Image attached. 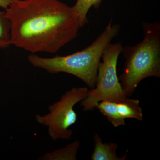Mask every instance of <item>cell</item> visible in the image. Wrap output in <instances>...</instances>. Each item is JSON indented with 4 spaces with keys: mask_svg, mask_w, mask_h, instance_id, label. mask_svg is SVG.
I'll list each match as a JSON object with an SVG mask.
<instances>
[{
    "mask_svg": "<svg viewBox=\"0 0 160 160\" xmlns=\"http://www.w3.org/2000/svg\"><path fill=\"white\" fill-rule=\"evenodd\" d=\"M14 1L15 0H0V7L6 10Z\"/></svg>",
    "mask_w": 160,
    "mask_h": 160,
    "instance_id": "12",
    "label": "cell"
},
{
    "mask_svg": "<svg viewBox=\"0 0 160 160\" xmlns=\"http://www.w3.org/2000/svg\"><path fill=\"white\" fill-rule=\"evenodd\" d=\"M80 146V142L75 141L64 148L43 155L38 159L44 160H76Z\"/></svg>",
    "mask_w": 160,
    "mask_h": 160,
    "instance_id": "8",
    "label": "cell"
},
{
    "mask_svg": "<svg viewBox=\"0 0 160 160\" xmlns=\"http://www.w3.org/2000/svg\"><path fill=\"white\" fill-rule=\"evenodd\" d=\"M112 19L94 42L85 49L66 56L42 58L32 53L28 56L32 66L52 74L65 72L82 80L89 88L94 89L98 69L104 52L119 33L120 26L112 24Z\"/></svg>",
    "mask_w": 160,
    "mask_h": 160,
    "instance_id": "2",
    "label": "cell"
},
{
    "mask_svg": "<svg viewBox=\"0 0 160 160\" xmlns=\"http://www.w3.org/2000/svg\"><path fill=\"white\" fill-rule=\"evenodd\" d=\"M10 21L5 12L0 11V49L8 48L10 44Z\"/></svg>",
    "mask_w": 160,
    "mask_h": 160,
    "instance_id": "11",
    "label": "cell"
},
{
    "mask_svg": "<svg viewBox=\"0 0 160 160\" xmlns=\"http://www.w3.org/2000/svg\"><path fill=\"white\" fill-rule=\"evenodd\" d=\"M139 100L132 99L126 98L120 102H116V111L122 120L126 118L143 120L142 110L140 106Z\"/></svg>",
    "mask_w": 160,
    "mask_h": 160,
    "instance_id": "7",
    "label": "cell"
},
{
    "mask_svg": "<svg viewBox=\"0 0 160 160\" xmlns=\"http://www.w3.org/2000/svg\"><path fill=\"white\" fill-rule=\"evenodd\" d=\"M88 91L86 87H73L62 95L59 101L49 106L48 114L36 115L38 122L48 127L49 136L53 141L71 138L72 132L69 128L77 121L73 108L86 98Z\"/></svg>",
    "mask_w": 160,
    "mask_h": 160,
    "instance_id": "5",
    "label": "cell"
},
{
    "mask_svg": "<svg viewBox=\"0 0 160 160\" xmlns=\"http://www.w3.org/2000/svg\"><path fill=\"white\" fill-rule=\"evenodd\" d=\"M122 43H111L102 56L98 69L95 87L89 90L86 98L81 102L84 111H90L103 101L118 102L127 98L118 77L117 66L122 52Z\"/></svg>",
    "mask_w": 160,
    "mask_h": 160,
    "instance_id": "4",
    "label": "cell"
},
{
    "mask_svg": "<svg viewBox=\"0 0 160 160\" xmlns=\"http://www.w3.org/2000/svg\"><path fill=\"white\" fill-rule=\"evenodd\" d=\"M96 108L100 112L107 117L108 121L114 127L125 126V120L120 118L116 111V102L110 101H103L98 104Z\"/></svg>",
    "mask_w": 160,
    "mask_h": 160,
    "instance_id": "9",
    "label": "cell"
},
{
    "mask_svg": "<svg viewBox=\"0 0 160 160\" xmlns=\"http://www.w3.org/2000/svg\"><path fill=\"white\" fill-rule=\"evenodd\" d=\"M102 0H77L73 9L76 12L79 18L81 27H83L88 23L87 15L91 7L98 9Z\"/></svg>",
    "mask_w": 160,
    "mask_h": 160,
    "instance_id": "10",
    "label": "cell"
},
{
    "mask_svg": "<svg viewBox=\"0 0 160 160\" xmlns=\"http://www.w3.org/2000/svg\"><path fill=\"white\" fill-rule=\"evenodd\" d=\"M94 149L91 156L92 160H125L127 153L123 156L118 157L117 150L118 146L114 142L103 143L98 133L93 136Z\"/></svg>",
    "mask_w": 160,
    "mask_h": 160,
    "instance_id": "6",
    "label": "cell"
},
{
    "mask_svg": "<svg viewBox=\"0 0 160 160\" xmlns=\"http://www.w3.org/2000/svg\"><path fill=\"white\" fill-rule=\"evenodd\" d=\"M144 37L134 46L122 49L125 68L118 77L127 97L134 93L139 83L149 77H160V23L143 22Z\"/></svg>",
    "mask_w": 160,
    "mask_h": 160,
    "instance_id": "3",
    "label": "cell"
},
{
    "mask_svg": "<svg viewBox=\"0 0 160 160\" xmlns=\"http://www.w3.org/2000/svg\"><path fill=\"white\" fill-rule=\"evenodd\" d=\"M10 44L32 53H56L77 36L79 18L58 0H15L5 10Z\"/></svg>",
    "mask_w": 160,
    "mask_h": 160,
    "instance_id": "1",
    "label": "cell"
}]
</instances>
